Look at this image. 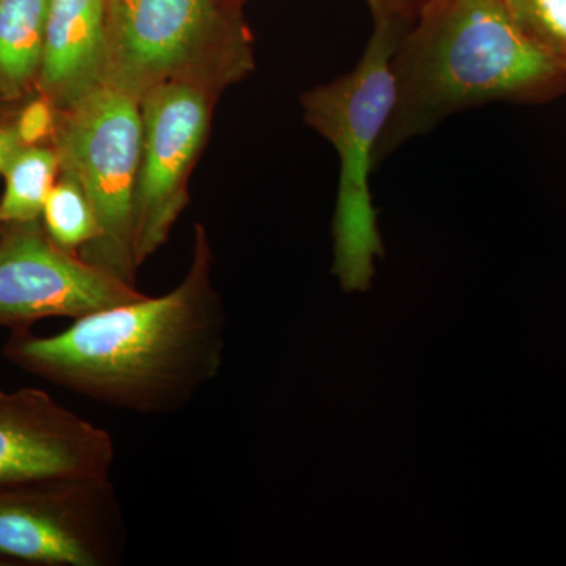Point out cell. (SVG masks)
Segmentation results:
<instances>
[{
	"label": "cell",
	"instance_id": "cell-1",
	"mask_svg": "<svg viewBox=\"0 0 566 566\" xmlns=\"http://www.w3.org/2000/svg\"><path fill=\"white\" fill-rule=\"evenodd\" d=\"M211 271V248L199 226L191 268L172 292L93 312L51 337L18 334L7 354L96 403L139 416L175 415L222 367L227 315Z\"/></svg>",
	"mask_w": 566,
	"mask_h": 566
},
{
	"label": "cell",
	"instance_id": "cell-2",
	"mask_svg": "<svg viewBox=\"0 0 566 566\" xmlns=\"http://www.w3.org/2000/svg\"><path fill=\"white\" fill-rule=\"evenodd\" d=\"M392 69L395 104L378 158L455 112L566 92L565 63L528 39L504 0H436L398 43Z\"/></svg>",
	"mask_w": 566,
	"mask_h": 566
},
{
	"label": "cell",
	"instance_id": "cell-3",
	"mask_svg": "<svg viewBox=\"0 0 566 566\" xmlns=\"http://www.w3.org/2000/svg\"><path fill=\"white\" fill-rule=\"evenodd\" d=\"M405 31L375 24L356 69L303 95L305 120L340 158L334 216V273L345 290H365L382 255L370 172L395 104L392 61Z\"/></svg>",
	"mask_w": 566,
	"mask_h": 566
},
{
	"label": "cell",
	"instance_id": "cell-4",
	"mask_svg": "<svg viewBox=\"0 0 566 566\" xmlns=\"http://www.w3.org/2000/svg\"><path fill=\"white\" fill-rule=\"evenodd\" d=\"M253 69L244 25L216 0H109L102 82L139 99L166 82L218 95Z\"/></svg>",
	"mask_w": 566,
	"mask_h": 566
},
{
	"label": "cell",
	"instance_id": "cell-5",
	"mask_svg": "<svg viewBox=\"0 0 566 566\" xmlns=\"http://www.w3.org/2000/svg\"><path fill=\"white\" fill-rule=\"evenodd\" d=\"M66 111L55 151L62 172L87 193L102 230L81 256L134 285V192L144 133L140 102L99 81Z\"/></svg>",
	"mask_w": 566,
	"mask_h": 566
},
{
	"label": "cell",
	"instance_id": "cell-6",
	"mask_svg": "<svg viewBox=\"0 0 566 566\" xmlns=\"http://www.w3.org/2000/svg\"><path fill=\"white\" fill-rule=\"evenodd\" d=\"M126 526L111 476L0 490V557L48 566H117Z\"/></svg>",
	"mask_w": 566,
	"mask_h": 566
},
{
	"label": "cell",
	"instance_id": "cell-7",
	"mask_svg": "<svg viewBox=\"0 0 566 566\" xmlns=\"http://www.w3.org/2000/svg\"><path fill=\"white\" fill-rule=\"evenodd\" d=\"M214 96L200 85L178 81L140 98L144 133L133 212L136 268L167 243L188 203V178L207 139Z\"/></svg>",
	"mask_w": 566,
	"mask_h": 566
},
{
	"label": "cell",
	"instance_id": "cell-8",
	"mask_svg": "<svg viewBox=\"0 0 566 566\" xmlns=\"http://www.w3.org/2000/svg\"><path fill=\"white\" fill-rule=\"evenodd\" d=\"M0 241V324L25 327L50 316L82 318L145 296L41 232L13 226Z\"/></svg>",
	"mask_w": 566,
	"mask_h": 566
},
{
	"label": "cell",
	"instance_id": "cell-9",
	"mask_svg": "<svg viewBox=\"0 0 566 566\" xmlns=\"http://www.w3.org/2000/svg\"><path fill=\"white\" fill-rule=\"evenodd\" d=\"M109 431L41 390L0 392V490L50 480L111 476Z\"/></svg>",
	"mask_w": 566,
	"mask_h": 566
},
{
	"label": "cell",
	"instance_id": "cell-10",
	"mask_svg": "<svg viewBox=\"0 0 566 566\" xmlns=\"http://www.w3.org/2000/svg\"><path fill=\"white\" fill-rule=\"evenodd\" d=\"M109 0H50L40 84L69 109L102 80Z\"/></svg>",
	"mask_w": 566,
	"mask_h": 566
},
{
	"label": "cell",
	"instance_id": "cell-11",
	"mask_svg": "<svg viewBox=\"0 0 566 566\" xmlns=\"http://www.w3.org/2000/svg\"><path fill=\"white\" fill-rule=\"evenodd\" d=\"M50 0H0V98H17L40 76Z\"/></svg>",
	"mask_w": 566,
	"mask_h": 566
},
{
	"label": "cell",
	"instance_id": "cell-12",
	"mask_svg": "<svg viewBox=\"0 0 566 566\" xmlns=\"http://www.w3.org/2000/svg\"><path fill=\"white\" fill-rule=\"evenodd\" d=\"M59 169L57 151L21 145L2 172L6 191L0 200V223L22 226L39 221Z\"/></svg>",
	"mask_w": 566,
	"mask_h": 566
},
{
	"label": "cell",
	"instance_id": "cell-13",
	"mask_svg": "<svg viewBox=\"0 0 566 566\" xmlns=\"http://www.w3.org/2000/svg\"><path fill=\"white\" fill-rule=\"evenodd\" d=\"M41 216L51 240L69 251H84L102 234L87 193L65 174L52 186Z\"/></svg>",
	"mask_w": 566,
	"mask_h": 566
},
{
	"label": "cell",
	"instance_id": "cell-14",
	"mask_svg": "<svg viewBox=\"0 0 566 566\" xmlns=\"http://www.w3.org/2000/svg\"><path fill=\"white\" fill-rule=\"evenodd\" d=\"M524 33L566 65V0H504Z\"/></svg>",
	"mask_w": 566,
	"mask_h": 566
},
{
	"label": "cell",
	"instance_id": "cell-15",
	"mask_svg": "<svg viewBox=\"0 0 566 566\" xmlns=\"http://www.w3.org/2000/svg\"><path fill=\"white\" fill-rule=\"evenodd\" d=\"M54 126L52 102L48 96H43V98L33 99L22 109L14 129H17L21 145L33 147V145L48 139L54 132Z\"/></svg>",
	"mask_w": 566,
	"mask_h": 566
},
{
	"label": "cell",
	"instance_id": "cell-16",
	"mask_svg": "<svg viewBox=\"0 0 566 566\" xmlns=\"http://www.w3.org/2000/svg\"><path fill=\"white\" fill-rule=\"evenodd\" d=\"M375 24L394 25L408 32L436 0H367Z\"/></svg>",
	"mask_w": 566,
	"mask_h": 566
},
{
	"label": "cell",
	"instance_id": "cell-17",
	"mask_svg": "<svg viewBox=\"0 0 566 566\" xmlns=\"http://www.w3.org/2000/svg\"><path fill=\"white\" fill-rule=\"evenodd\" d=\"M21 147L20 137H18L17 129L2 128L0 126V172L6 169L7 163L13 153Z\"/></svg>",
	"mask_w": 566,
	"mask_h": 566
}]
</instances>
